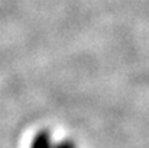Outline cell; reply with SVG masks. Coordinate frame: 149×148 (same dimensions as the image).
Listing matches in <instances>:
<instances>
[{
	"instance_id": "obj_1",
	"label": "cell",
	"mask_w": 149,
	"mask_h": 148,
	"mask_svg": "<svg viewBox=\"0 0 149 148\" xmlns=\"http://www.w3.org/2000/svg\"><path fill=\"white\" fill-rule=\"evenodd\" d=\"M52 145H54V141H52L51 131L44 128V129H39L33 135L29 148H52Z\"/></svg>"
},
{
	"instance_id": "obj_2",
	"label": "cell",
	"mask_w": 149,
	"mask_h": 148,
	"mask_svg": "<svg viewBox=\"0 0 149 148\" xmlns=\"http://www.w3.org/2000/svg\"><path fill=\"white\" fill-rule=\"evenodd\" d=\"M52 148H77V144L74 140H70V138H65V140H61L59 142L54 144Z\"/></svg>"
}]
</instances>
